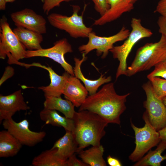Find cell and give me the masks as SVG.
Segmentation results:
<instances>
[{
    "mask_svg": "<svg viewBox=\"0 0 166 166\" xmlns=\"http://www.w3.org/2000/svg\"><path fill=\"white\" fill-rule=\"evenodd\" d=\"M76 0H44L42 10L45 14L48 15L50 11L54 8L59 6L61 2Z\"/></svg>",
    "mask_w": 166,
    "mask_h": 166,
    "instance_id": "obj_28",
    "label": "cell"
},
{
    "mask_svg": "<svg viewBox=\"0 0 166 166\" xmlns=\"http://www.w3.org/2000/svg\"><path fill=\"white\" fill-rule=\"evenodd\" d=\"M143 119L145 124L142 128L137 127L131 122L135 133L136 147L129 158L134 162L140 159L146 152L161 141L159 132L150 123L145 112L143 115Z\"/></svg>",
    "mask_w": 166,
    "mask_h": 166,
    "instance_id": "obj_7",
    "label": "cell"
},
{
    "mask_svg": "<svg viewBox=\"0 0 166 166\" xmlns=\"http://www.w3.org/2000/svg\"><path fill=\"white\" fill-rule=\"evenodd\" d=\"M149 80L156 96L162 100L166 96V79L156 77Z\"/></svg>",
    "mask_w": 166,
    "mask_h": 166,
    "instance_id": "obj_26",
    "label": "cell"
},
{
    "mask_svg": "<svg viewBox=\"0 0 166 166\" xmlns=\"http://www.w3.org/2000/svg\"><path fill=\"white\" fill-rule=\"evenodd\" d=\"M166 149V142L161 141L154 150H151L148 154L137 161L134 166H160L161 163L166 160V154L163 156L162 152Z\"/></svg>",
    "mask_w": 166,
    "mask_h": 166,
    "instance_id": "obj_24",
    "label": "cell"
},
{
    "mask_svg": "<svg viewBox=\"0 0 166 166\" xmlns=\"http://www.w3.org/2000/svg\"><path fill=\"white\" fill-rule=\"evenodd\" d=\"M88 92L80 80L68 73L63 93L74 106L80 107L88 96Z\"/></svg>",
    "mask_w": 166,
    "mask_h": 166,
    "instance_id": "obj_14",
    "label": "cell"
},
{
    "mask_svg": "<svg viewBox=\"0 0 166 166\" xmlns=\"http://www.w3.org/2000/svg\"><path fill=\"white\" fill-rule=\"evenodd\" d=\"M130 94H118L113 83L109 82L97 92L88 96L79 111H91L102 117L109 123L120 124V116L126 109L125 103Z\"/></svg>",
    "mask_w": 166,
    "mask_h": 166,
    "instance_id": "obj_1",
    "label": "cell"
},
{
    "mask_svg": "<svg viewBox=\"0 0 166 166\" xmlns=\"http://www.w3.org/2000/svg\"><path fill=\"white\" fill-rule=\"evenodd\" d=\"M134 8V4L128 0H124L110 7L103 16L95 20L93 25L102 26L119 18L123 14L131 11Z\"/></svg>",
    "mask_w": 166,
    "mask_h": 166,
    "instance_id": "obj_22",
    "label": "cell"
},
{
    "mask_svg": "<svg viewBox=\"0 0 166 166\" xmlns=\"http://www.w3.org/2000/svg\"><path fill=\"white\" fill-rule=\"evenodd\" d=\"M43 103L44 108L58 111L63 113L65 117L73 119L76 111L75 107L67 99H63L61 96H45Z\"/></svg>",
    "mask_w": 166,
    "mask_h": 166,
    "instance_id": "obj_21",
    "label": "cell"
},
{
    "mask_svg": "<svg viewBox=\"0 0 166 166\" xmlns=\"http://www.w3.org/2000/svg\"><path fill=\"white\" fill-rule=\"evenodd\" d=\"M132 30L128 38L121 45L113 46L110 51L113 57L119 61L116 74L117 79L122 75H126L127 60L134 45L140 39L151 37L152 33L143 26L140 19L132 18L131 21Z\"/></svg>",
    "mask_w": 166,
    "mask_h": 166,
    "instance_id": "obj_4",
    "label": "cell"
},
{
    "mask_svg": "<svg viewBox=\"0 0 166 166\" xmlns=\"http://www.w3.org/2000/svg\"><path fill=\"white\" fill-rule=\"evenodd\" d=\"M0 58L8 57L9 64L25 58L26 48L10 28L7 19L3 16L0 21Z\"/></svg>",
    "mask_w": 166,
    "mask_h": 166,
    "instance_id": "obj_6",
    "label": "cell"
},
{
    "mask_svg": "<svg viewBox=\"0 0 166 166\" xmlns=\"http://www.w3.org/2000/svg\"><path fill=\"white\" fill-rule=\"evenodd\" d=\"M22 145L7 130L0 132V157L8 158L16 155Z\"/></svg>",
    "mask_w": 166,
    "mask_h": 166,
    "instance_id": "obj_19",
    "label": "cell"
},
{
    "mask_svg": "<svg viewBox=\"0 0 166 166\" xmlns=\"http://www.w3.org/2000/svg\"><path fill=\"white\" fill-rule=\"evenodd\" d=\"M164 104L165 106H166V96L164 97L162 99Z\"/></svg>",
    "mask_w": 166,
    "mask_h": 166,
    "instance_id": "obj_38",
    "label": "cell"
},
{
    "mask_svg": "<svg viewBox=\"0 0 166 166\" xmlns=\"http://www.w3.org/2000/svg\"><path fill=\"white\" fill-rule=\"evenodd\" d=\"M104 148L101 145L93 146L89 149L80 151L78 153L82 160L88 166H106L103 157Z\"/></svg>",
    "mask_w": 166,
    "mask_h": 166,
    "instance_id": "obj_23",
    "label": "cell"
},
{
    "mask_svg": "<svg viewBox=\"0 0 166 166\" xmlns=\"http://www.w3.org/2000/svg\"><path fill=\"white\" fill-rule=\"evenodd\" d=\"M156 77L166 79V59L157 64L153 71L147 76L148 79Z\"/></svg>",
    "mask_w": 166,
    "mask_h": 166,
    "instance_id": "obj_27",
    "label": "cell"
},
{
    "mask_svg": "<svg viewBox=\"0 0 166 166\" xmlns=\"http://www.w3.org/2000/svg\"><path fill=\"white\" fill-rule=\"evenodd\" d=\"M57 148H51L43 151L35 157L32 162L33 166H66V161H64L56 155Z\"/></svg>",
    "mask_w": 166,
    "mask_h": 166,
    "instance_id": "obj_25",
    "label": "cell"
},
{
    "mask_svg": "<svg viewBox=\"0 0 166 166\" xmlns=\"http://www.w3.org/2000/svg\"><path fill=\"white\" fill-rule=\"evenodd\" d=\"M30 107L25 102L21 90L10 95H0V124L5 120L12 118L16 112L27 111Z\"/></svg>",
    "mask_w": 166,
    "mask_h": 166,
    "instance_id": "obj_13",
    "label": "cell"
},
{
    "mask_svg": "<svg viewBox=\"0 0 166 166\" xmlns=\"http://www.w3.org/2000/svg\"><path fill=\"white\" fill-rule=\"evenodd\" d=\"M4 129L12 135L22 145L33 147L43 141L46 135L44 131L36 132L29 128V123L26 119L18 122L12 118L2 122Z\"/></svg>",
    "mask_w": 166,
    "mask_h": 166,
    "instance_id": "obj_11",
    "label": "cell"
},
{
    "mask_svg": "<svg viewBox=\"0 0 166 166\" xmlns=\"http://www.w3.org/2000/svg\"><path fill=\"white\" fill-rule=\"evenodd\" d=\"M53 44V46L47 49L26 50L25 58L37 57L49 58L60 64L65 72L74 76L73 69L66 61L64 57L66 53L73 52L71 45L65 38L57 41Z\"/></svg>",
    "mask_w": 166,
    "mask_h": 166,
    "instance_id": "obj_10",
    "label": "cell"
},
{
    "mask_svg": "<svg viewBox=\"0 0 166 166\" xmlns=\"http://www.w3.org/2000/svg\"><path fill=\"white\" fill-rule=\"evenodd\" d=\"M166 59V37L161 35L157 42L147 43L137 50L132 64L127 68L126 76L150 69Z\"/></svg>",
    "mask_w": 166,
    "mask_h": 166,
    "instance_id": "obj_3",
    "label": "cell"
},
{
    "mask_svg": "<svg viewBox=\"0 0 166 166\" xmlns=\"http://www.w3.org/2000/svg\"><path fill=\"white\" fill-rule=\"evenodd\" d=\"M130 2L132 3L133 4L137 0H128Z\"/></svg>",
    "mask_w": 166,
    "mask_h": 166,
    "instance_id": "obj_39",
    "label": "cell"
},
{
    "mask_svg": "<svg viewBox=\"0 0 166 166\" xmlns=\"http://www.w3.org/2000/svg\"><path fill=\"white\" fill-rule=\"evenodd\" d=\"M73 13L72 15L68 16L60 14L52 13L47 17L48 20L53 26L65 31L71 37L77 38H88L89 34L93 31L91 27L86 26L83 22L84 13L86 6H84L81 15L78 13L81 9L77 5H72Z\"/></svg>",
    "mask_w": 166,
    "mask_h": 166,
    "instance_id": "obj_5",
    "label": "cell"
},
{
    "mask_svg": "<svg viewBox=\"0 0 166 166\" xmlns=\"http://www.w3.org/2000/svg\"><path fill=\"white\" fill-rule=\"evenodd\" d=\"M6 0H0V10H4L6 9Z\"/></svg>",
    "mask_w": 166,
    "mask_h": 166,
    "instance_id": "obj_37",
    "label": "cell"
},
{
    "mask_svg": "<svg viewBox=\"0 0 166 166\" xmlns=\"http://www.w3.org/2000/svg\"><path fill=\"white\" fill-rule=\"evenodd\" d=\"M110 7H113L124 0H107Z\"/></svg>",
    "mask_w": 166,
    "mask_h": 166,
    "instance_id": "obj_36",
    "label": "cell"
},
{
    "mask_svg": "<svg viewBox=\"0 0 166 166\" xmlns=\"http://www.w3.org/2000/svg\"><path fill=\"white\" fill-rule=\"evenodd\" d=\"M157 23L159 32L166 37V17L161 15L158 19Z\"/></svg>",
    "mask_w": 166,
    "mask_h": 166,
    "instance_id": "obj_31",
    "label": "cell"
},
{
    "mask_svg": "<svg viewBox=\"0 0 166 166\" xmlns=\"http://www.w3.org/2000/svg\"><path fill=\"white\" fill-rule=\"evenodd\" d=\"M94 4L95 10L101 16L110 8L107 0H91Z\"/></svg>",
    "mask_w": 166,
    "mask_h": 166,
    "instance_id": "obj_29",
    "label": "cell"
},
{
    "mask_svg": "<svg viewBox=\"0 0 166 166\" xmlns=\"http://www.w3.org/2000/svg\"><path fill=\"white\" fill-rule=\"evenodd\" d=\"M87 58V57L85 53L82 54L81 59L75 57L74 58L75 66L73 69L74 76L83 82L89 95H91L96 93L101 85L110 82L112 80V78L110 76L106 77L103 74H101L99 78L95 80H91L85 77L82 73L81 66Z\"/></svg>",
    "mask_w": 166,
    "mask_h": 166,
    "instance_id": "obj_16",
    "label": "cell"
},
{
    "mask_svg": "<svg viewBox=\"0 0 166 166\" xmlns=\"http://www.w3.org/2000/svg\"><path fill=\"white\" fill-rule=\"evenodd\" d=\"M14 73V69L11 66H8L5 69L4 73L0 80V86L6 80L12 77Z\"/></svg>",
    "mask_w": 166,
    "mask_h": 166,
    "instance_id": "obj_32",
    "label": "cell"
},
{
    "mask_svg": "<svg viewBox=\"0 0 166 166\" xmlns=\"http://www.w3.org/2000/svg\"><path fill=\"white\" fill-rule=\"evenodd\" d=\"M154 12L158 13L161 16L166 17V0H159Z\"/></svg>",
    "mask_w": 166,
    "mask_h": 166,
    "instance_id": "obj_33",
    "label": "cell"
},
{
    "mask_svg": "<svg viewBox=\"0 0 166 166\" xmlns=\"http://www.w3.org/2000/svg\"><path fill=\"white\" fill-rule=\"evenodd\" d=\"M74 128L72 132L78 146V153L90 145H100L109 123L102 117L87 110L76 112L73 118Z\"/></svg>",
    "mask_w": 166,
    "mask_h": 166,
    "instance_id": "obj_2",
    "label": "cell"
},
{
    "mask_svg": "<svg viewBox=\"0 0 166 166\" xmlns=\"http://www.w3.org/2000/svg\"><path fill=\"white\" fill-rule=\"evenodd\" d=\"M15 0H6L7 2H14Z\"/></svg>",
    "mask_w": 166,
    "mask_h": 166,
    "instance_id": "obj_40",
    "label": "cell"
},
{
    "mask_svg": "<svg viewBox=\"0 0 166 166\" xmlns=\"http://www.w3.org/2000/svg\"><path fill=\"white\" fill-rule=\"evenodd\" d=\"M161 140L166 142V126L158 131Z\"/></svg>",
    "mask_w": 166,
    "mask_h": 166,
    "instance_id": "obj_35",
    "label": "cell"
},
{
    "mask_svg": "<svg viewBox=\"0 0 166 166\" xmlns=\"http://www.w3.org/2000/svg\"><path fill=\"white\" fill-rule=\"evenodd\" d=\"M13 31L28 50L42 49L41 45L43 39L42 34L21 26H16Z\"/></svg>",
    "mask_w": 166,
    "mask_h": 166,
    "instance_id": "obj_18",
    "label": "cell"
},
{
    "mask_svg": "<svg viewBox=\"0 0 166 166\" xmlns=\"http://www.w3.org/2000/svg\"><path fill=\"white\" fill-rule=\"evenodd\" d=\"M32 66L39 67L47 70L49 72L50 80L49 85L38 88L42 90L45 96L60 97L63 94L68 73L65 72L62 76L56 73L49 66H46L38 63H32Z\"/></svg>",
    "mask_w": 166,
    "mask_h": 166,
    "instance_id": "obj_15",
    "label": "cell"
},
{
    "mask_svg": "<svg viewBox=\"0 0 166 166\" xmlns=\"http://www.w3.org/2000/svg\"><path fill=\"white\" fill-rule=\"evenodd\" d=\"M10 17L16 26H22L41 34L46 33L45 19L32 9L25 8L12 13Z\"/></svg>",
    "mask_w": 166,
    "mask_h": 166,
    "instance_id": "obj_12",
    "label": "cell"
},
{
    "mask_svg": "<svg viewBox=\"0 0 166 166\" xmlns=\"http://www.w3.org/2000/svg\"><path fill=\"white\" fill-rule=\"evenodd\" d=\"M107 162L110 166H121L122 164L121 162L117 159L109 155L107 157Z\"/></svg>",
    "mask_w": 166,
    "mask_h": 166,
    "instance_id": "obj_34",
    "label": "cell"
},
{
    "mask_svg": "<svg viewBox=\"0 0 166 166\" xmlns=\"http://www.w3.org/2000/svg\"><path fill=\"white\" fill-rule=\"evenodd\" d=\"M130 33L129 30L124 26L118 33L109 37L99 36L92 31L89 34L88 43L80 46L78 49L82 54L85 53L86 55L96 49L97 55L98 56H101V58L104 59L113 47L114 43L125 40Z\"/></svg>",
    "mask_w": 166,
    "mask_h": 166,
    "instance_id": "obj_8",
    "label": "cell"
},
{
    "mask_svg": "<svg viewBox=\"0 0 166 166\" xmlns=\"http://www.w3.org/2000/svg\"><path fill=\"white\" fill-rule=\"evenodd\" d=\"M66 166H87L82 160L78 159L75 153L69 157L66 161Z\"/></svg>",
    "mask_w": 166,
    "mask_h": 166,
    "instance_id": "obj_30",
    "label": "cell"
},
{
    "mask_svg": "<svg viewBox=\"0 0 166 166\" xmlns=\"http://www.w3.org/2000/svg\"><path fill=\"white\" fill-rule=\"evenodd\" d=\"M65 134L57 140L52 148H57L56 155L61 160L66 161L75 152H77L78 146L72 132L66 131Z\"/></svg>",
    "mask_w": 166,
    "mask_h": 166,
    "instance_id": "obj_17",
    "label": "cell"
},
{
    "mask_svg": "<svg viewBox=\"0 0 166 166\" xmlns=\"http://www.w3.org/2000/svg\"><path fill=\"white\" fill-rule=\"evenodd\" d=\"M142 88L146 93L144 103L148 120L157 131L166 126V106L156 94L150 82L144 84Z\"/></svg>",
    "mask_w": 166,
    "mask_h": 166,
    "instance_id": "obj_9",
    "label": "cell"
},
{
    "mask_svg": "<svg viewBox=\"0 0 166 166\" xmlns=\"http://www.w3.org/2000/svg\"><path fill=\"white\" fill-rule=\"evenodd\" d=\"M40 119L45 124L63 127L65 131L72 132L74 128L73 119L60 115L56 110L44 108L40 113Z\"/></svg>",
    "mask_w": 166,
    "mask_h": 166,
    "instance_id": "obj_20",
    "label": "cell"
}]
</instances>
